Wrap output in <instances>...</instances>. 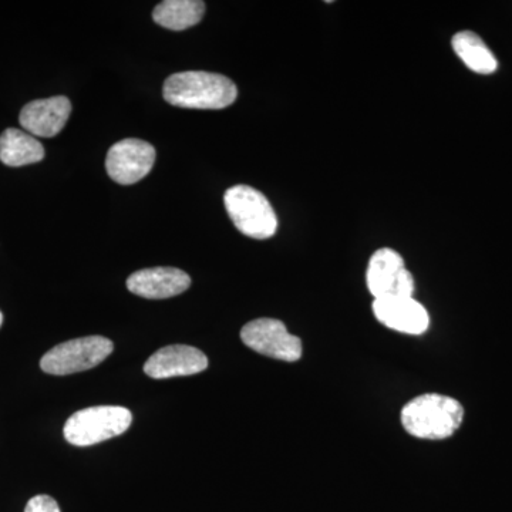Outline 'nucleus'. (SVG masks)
<instances>
[{
	"instance_id": "9b49d317",
	"label": "nucleus",
	"mask_w": 512,
	"mask_h": 512,
	"mask_svg": "<svg viewBox=\"0 0 512 512\" xmlns=\"http://www.w3.org/2000/svg\"><path fill=\"white\" fill-rule=\"evenodd\" d=\"M72 113V103L67 97L30 101L20 111V126L33 137H55L66 126Z\"/></svg>"
},
{
	"instance_id": "39448f33",
	"label": "nucleus",
	"mask_w": 512,
	"mask_h": 512,
	"mask_svg": "<svg viewBox=\"0 0 512 512\" xmlns=\"http://www.w3.org/2000/svg\"><path fill=\"white\" fill-rule=\"evenodd\" d=\"M113 350V342L103 336L73 339L50 349L40 360V367L47 375H73L99 366Z\"/></svg>"
},
{
	"instance_id": "20e7f679",
	"label": "nucleus",
	"mask_w": 512,
	"mask_h": 512,
	"mask_svg": "<svg viewBox=\"0 0 512 512\" xmlns=\"http://www.w3.org/2000/svg\"><path fill=\"white\" fill-rule=\"evenodd\" d=\"M224 202L239 232L254 239L274 237L278 218L262 192L249 185H235L225 192Z\"/></svg>"
},
{
	"instance_id": "0eeeda50",
	"label": "nucleus",
	"mask_w": 512,
	"mask_h": 512,
	"mask_svg": "<svg viewBox=\"0 0 512 512\" xmlns=\"http://www.w3.org/2000/svg\"><path fill=\"white\" fill-rule=\"evenodd\" d=\"M241 339L249 349L272 359L298 362L302 357L301 339L291 335L278 319L252 320L242 328Z\"/></svg>"
},
{
	"instance_id": "f03ea898",
	"label": "nucleus",
	"mask_w": 512,
	"mask_h": 512,
	"mask_svg": "<svg viewBox=\"0 0 512 512\" xmlns=\"http://www.w3.org/2000/svg\"><path fill=\"white\" fill-rule=\"evenodd\" d=\"M463 420L461 403L444 394H421L402 410L404 430L423 440L448 439L460 429Z\"/></svg>"
},
{
	"instance_id": "f8f14e48",
	"label": "nucleus",
	"mask_w": 512,
	"mask_h": 512,
	"mask_svg": "<svg viewBox=\"0 0 512 512\" xmlns=\"http://www.w3.org/2000/svg\"><path fill=\"white\" fill-rule=\"evenodd\" d=\"M190 286V275L177 268L141 269L127 279L128 291L146 299L173 298Z\"/></svg>"
},
{
	"instance_id": "423d86ee",
	"label": "nucleus",
	"mask_w": 512,
	"mask_h": 512,
	"mask_svg": "<svg viewBox=\"0 0 512 512\" xmlns=\"http://www.w3.org/2000/svg\"><path fill=\"white\" fill-rule=\"evenodd\" d=\"M367 288L375 299L410 298L414 292L413 275L407 271L402 255L382 248L372 255L366 274Z\"/></svg>"
},
{
	"instance_id": "ddd939ff",
	"label": "nucleus",
	"mask_w": 512,
	"mask_h": 512,
	"mask_svg": "<svg viewBox=\"0 0 512 512\" xmlns=\"http://www.w3.org/2000/svg\"><path fill=\"white\" fill-rule=\"evenodd\" d=\"M45 158V148L37 138L18 128H8L0 136V161L8 167L36 164Z\"/></svg>"
},
{
	"instance_id": "1a4fd4ad",
	"label": "nucleus",
	"mask_w": 512,
	"mask_h": 512,
	"mask_svg": "<svg viewBox=\"0 0 512 512\" xmlns=\"http://www.w3.org/2000/svg\"><path fill=\"white\" fill-rule=\"evenodd\" d=\"M373 313L386 328L404 335H423L430 326L429 312L413 296L375 299Z\"/></svg>"
},
{
	"instance_id": "f3484780",
	"label": "nucleus",
	"mask_w": 512,
	"mask_h": 512,
	"mask_svg": "<svg viewBox=\"0 0 512 512\" xmlns=\"http://www.w3.org/2000/svg\"><path fill=\"white\" fill-rule=\"evenodd\" d=\"M2 323H3V315H2V312H0V326H2Z\"/></svg>"
},
{
	"instance_id": "9d476101",
	"label": "nucleus",
	"mask_w": 512,
	"mask_h": 512,
	"mask_svg": "<svg viewBox=\"0 0 512 512\" xmlns=\"http://www.w3.org/2000/svg\"><path fill=\"white\" fill-rule=\"evenodd\" d=\"M208 367V357L200 349L187 345L165 346L157 350L144 365L153 379L198 375Z\"/></svg>"
},
{
	"instance_id": "4468645a",
	"label": "nucleus",
	"mask_w": 512,
	"mask_h": 512,
	"mask_svg": "<svg viewBox=\"0 0 512 512\" xmlns=\"http://www.w3.org/2000/svg\"><path fill=\"white\" fill-rule=\"evenodd\" d=\"M204 13L205 3L201 0H164L154 9L153 19L165 29L180 32L198 25Z\"/></svg>"
},
{
	"instance_id": "dca6fc26",
	"label": "nucleus",
	"mask_w": 512,
	"mask_h": 512,
	"mask_svg": "<svg viewBox=\"0 0 512 512\" xmlns=\"http://www.w3.org/2000/svg\"><path fill=\"white\" fill-rule=\"evenodd\" d=\"M25 512H60L59 504L49 495H36L29 500Z\"/></svg>"
},
{
	"instance_id": "f257e3e1",
	"label": "nucleus",
	"mask_w": 512,
	"mask_h": 512,
	"mask_svg": "<svg viewBox=\"0 0 512 512\" xmlns=\"http://www.w3.org/2000/svg\"><path fill=\"white\" fill-rule=\"evenodd\" d=\"M163 96L168 104L181 109L221 110L237 100L238 89L222 74L181 72L165 80Z\"/></svg>"
},
{
	"instance_id": "7ed1b4c3",
	"label": "nucleus",
	"mask_w": 512,
	"mask_h": 512,
	"mask_svg": "<svg viewBox=\"0 0 512 512\" xmlns=\"http://www.w3.org/2000/svg\"><path fill=\"white\" fill-rule=\"evenodd\" d=\"M133 423V414L126 407L94 406L74 413L64 424V437L77 447L94 446L101 441L119 437Z\"/></svg>"
},
{
	"instance_id": "2eb2a0df",
	"label": "nucleus",
	"mask_w": 512,
	"mask_h": 512,
	"mask_svg": "<svg viewBox=\"0 0 512 512\" xmlns=\"http://www.w3.org/2000/svg\"><path fill=\"white\" fill-rule=\"evenodd\" d=\"M454 52L463 60L468 69L478 74H493L498 62L480 36L470 30L457 33L451 40Z\"/></svg>"
},
{
	"instance_id": "6e6552de",
	"label": "nucleus",
	"mask_w": 512,
	"mask_h": 512,
	"mask_svg": "<svg viewBox=\"0 0 512 512\" xmlns=\"http://www.w3.org/2000/svg\"><path fill=\"white\" fill-rule=\"evenodd\" d=\"M156 156V148L147 141L126 138L114 144L107 153V174L117 184H136L150 173Z\"/></svg>"
}]
</instances>
